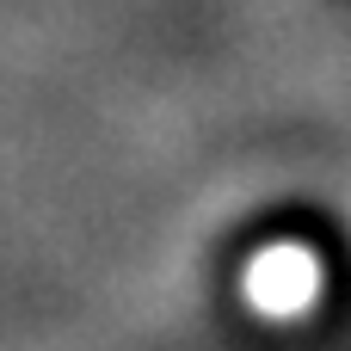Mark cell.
<instances>
[{
  "instance_id": "6da1fadb",
  "label": "cell",
  "mask_w": 351,
  "mask_h": 351,
  "mask_svg": "<svg viewBox=\"0 0 351 351\" xmlns=\"http://www.w3.org/2000/svg\"><path fill=\"white\" fill-rule=\"evenodd\" d=\"M241 296L259 321L284 327V321H308L327 296V265L315 247L302 241H265L247 265H241Z\"/></svg>"
}]
</instances>
